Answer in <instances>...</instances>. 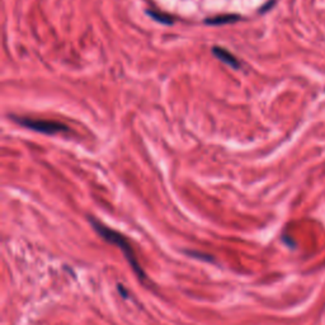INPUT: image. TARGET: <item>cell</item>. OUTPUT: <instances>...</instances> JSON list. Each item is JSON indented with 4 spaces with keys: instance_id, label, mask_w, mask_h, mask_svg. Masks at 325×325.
<instances>
[{
    "instance_id": "6da1fadb",
    "label": "cell",
    "mask_w": 325,
    "mask_h": 325,
    "mask_svg": "<svg viewBox=\"0 0 325 325\" xmlns=\"http://www.w3.org/2000/svg\"><path fill=\"white\" fill-rule=\"evenodd\" d=\"M89 221H90V225L93 226V229H94L103 239L107 240L108 243H112L115 244L116 246H119L120 249L123 252V254H125V258L127 259V262L130 263V266H131V268L134 270V272L136 273V276L141 279V281H145V279H146L145 271L142 270L141 266L138 264L137 259H136V254L135 252H134V248L131 246V244H130V241L127 240V238H126L123 234L113 230L111 227L105 226L104 223L101 222V221L98 220H95L93 217H90Z\"/></svg>"
},
{
    "instance_id": "7a4b0ae2",
    "label": "cell",
    "mask_w": 325,
    "mask_h": 325,
    "mask_svg": "<svg viewBox=\"0 0 325 325\" xmlns=\"http://www.w3.org/2000/svg\"><path fill=\"white\" fill-rule=\"evenodd\" d=\"M14 122L22 127H26L32 131L40 132L43 135H56L60 132L69 131L68 126H65L61 122L49 121V120H34L30 117H13Z\"/></svg>"
},
{
    "instance_id": "3957f363",
    "label": "cell",
    "mask_w": 325,
    "mask_h": 325,
    "mask_svg": "<svg viewBox=\"0 0 325 325\" xmlns=\"http://www.w3.org/2000/svg\"><path fill=\"white\" fill-rule=\"evenodd\" d=\"M212 53L216 59H219L220 61H222L223 64H226L230 68H234V69H239L240 68V61L235 57V55L230 52V51H227L226 49H222L220 46H215L212 47Z\"/></svg>"
},
{
    "instance_id": "277c9868",
    "label": "cell",
    "mask_w": 325,
    "mask_h": 325,
    "mask_svg": "<svg viewBox=\"0 0 325 325\" xmlns=\"http://www.w3.org/2000/svg\"><path fill=\"white\" fill-rule=\"evenodd\" d=\"M239 19V17L235 16V14H227V16H219L215 17V18H208L206 19L207 24H212V26H219V24H225V23H231V22H237Z\"/></svg>"
},
{
    "instance_id": "5b68a950",
    "label": "cell",
    "mask_w": 325,
    "mask_h": 325,
    "mask_svg": "<svg viewBox=\"0 0 325 325\" xmlns=\"http://www.w3.org/2000/svg\"><path fill=\"white\" fill-rule=\"evenodd\" d=\"M148 13L150 14L151 18H154L155 20H158V22H160V23H167V24H171L173 23V19L171 18H169L168 16H161V14H158L156 12H151V10H148Z\"/></svg>"
},
{
    "instance_id": "8992f818",
    "label": "cell",
    "mask_w": 325,
    "mask_h": 325,
    "mask_svg": "<svg viewBox=\"0 0 325 325\" xmlns=\"http://www.w3.org/2000/svg\"><path fill=\"white\" fill-rule=\"evenodd\" d=\"M119 291H120V293H121V296H122V297H125V299H127V297H128V293H127V291H126V290H125V286H123V285H119Z\"/></svg>"
}]
</instances>
